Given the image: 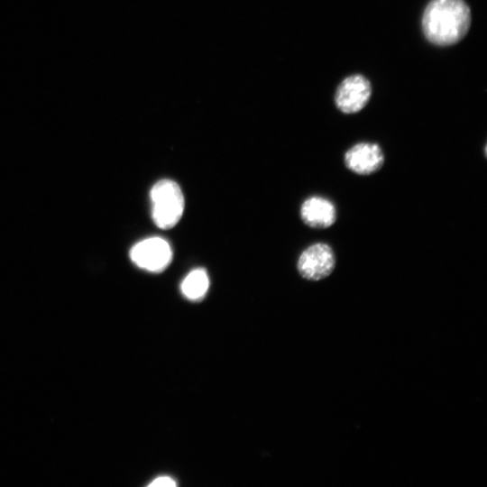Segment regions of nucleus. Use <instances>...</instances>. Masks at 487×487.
Returning a JSON list of instances; mask_svg holds the SVG:
<instances>
[{
	"instance_id": "obj_1",
	"label": "nucleus",
	"mask_w": 487,
	"mask_h": 487,
	"mask_svg": "<svg viewBox=\"0 0 487 487\" xmlns=\"http://www.w3.org/2000/svg\"><path fill=\"white\" fill-rule=\"evenodd\" d=\"M471 22V10L464 0H430L424 9L421 25L430 43L450 46L464 38Z\"/></svg>"
},
{
	"instance_id": "obj_2",
	"label": "nucleus",
	"mask_w": 487,
	"mask_h": 487,
	"mask_svg": "<svg viewBox=\"0 0 487 487\" xmlns=\"http://www.w3.org/2000/svg\"><path fill=\"white\" fill-rule=\"evenodd\" d=\"M152 217L161 229H170L178 224L184 211V197L179 186L164 179L156 182L151 191Z\"/></svg>"
},
{
	"instance_id": "obj_3",
	"label": "nucleus",
	"mask_w": 487,
	"mask_h": 487,
	"mask_svg": "<svg viewBox=\"0 0 487 487\" xmlns=\"http://www.w3.org/2000/svg\"><path fill=\"white\" fill-rule=\"evenodd\" d=\"M335 263L333 248L326 243L318 242L302 251L297 262V269L302 278L318 281L332 274Z\"/></svg>"
},
{
	"instance_id": "obj_4",
	"label": "nucleus",
	"mask_w": 487,
	"mask_h": 487,
	"mask_svg": "<svg viewBox=\"0 0 487 487\" xmlns=\"http://www.w3.org/2000/svg\"><path fill=\"white\" fill-rule=\"evenodd\" d=\"M130 258L139 268L152 272L165 270L171 262L172 251L161 237H149L135 244L130 250Z\"/></svg>"
},
{
	"instance_id": "obj_5",
	"label": "nucleus",
	"mask_w": 487,
	"mask_h": 487,
	"mask_svg": "<svg viewBox=\"0 0 487 487\" xmlns=\"http://www.w3.org/2000/svg\"><path fill=\"white\" fill-rule=\"evenodd\" d=\"M372 86L361 74L346 77L337 87L335 94L336 107L344 114L360 112L370 100Z\"/></svg>"
},
{
	"instance_id": "obj_6",
	"label": "nucleus",
	"mask_w": 487,
	"mask_h": 487,
	"mask_svg": "<svg viewBox=\"0 0 487 487\" xmlns=\"http://www.w3.org/2000/svg\"><path fill=\"white\" fill-rule=\"evenodd\" d=\"M384 161L381 147L372 142H357L348 148L344 155V163L347 170L360 176H369L379 171Z\"/></svg>"
},
{
	"instance_id": "obj_7",
	"label": "nucleus",
	"mask_w": 487,
	"mask_h": 487,
	"mask_svg": "<svg viewBox=\"0 0 487 487\" xmlns=\"http://www.w3.org/2000/svg\"><path fill=\"white\" fill-rule=\"evenodd\" d=\"M299 215L305 225L318 229L332 226L337 218L336 207L333 201L317 195L308 197L303 201Z\"/></svg>"
},
{
	"instance_id": "obj_8",
	"label": "nucleus",
	"mask_w": 487,
	"mask_h": 487,
	"mask_svg": "<svg viewBox=\"0 0 487 487\" xmlns=\"http://www.w3.org/2000/svg\"><path fill=\"white\" fill-rule=\"evenodd\" d=\"M209 280L204 269L198 268L191 271L183 280L180 285L183 295L191 300L201 299L207 293Z\"/></svg>"
},
{
	"instance_id": "obj_9",
	"label": "nucleus",
	"mask_w": 487,
	"mask_h": 487,
	"mask_svg": "<svg viewBox=\"0 0 487 487\" xmlns=\"http://www.w3.org/2000/svg\"><path fill=\"white\" fill-rule=\"evenodd\" d=\"M176 485V482L169 476L158 477L149 484L151 487H173Z\"/></svg>"
}]
</instances>
